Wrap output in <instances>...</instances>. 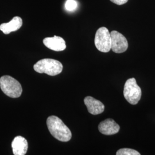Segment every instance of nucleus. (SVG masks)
I'll use <instances>...</instances> for the list:
<instances>
[{
  "mask_svg": "<svg viewBox=\"0 0 155 155\" xmlns=\"http://www.w3.org/2000/svg\"><path fill=\"white\" fill-rule=\"evenodd\" d=\"M22 25V18L18 16L14 17L11 21L1 24L0 30L4 34L8 35L18 30Z\"/></svg>",
  "mask_w": 155,
  "mask_h": 155,
  "instance_id": "nucleus-11",
  "label": "nucleus"
},
{
  "mask_svg": "<svg viewBox=\"0 0 155 155\" xmlns=\"http://www.w3.org/2000/svg\"><path fill=\"white\" fill-rule=\"evenodd\" d=\"M0 87L4 94L11 98H18L22 94L21 84L16 79L9 75L1 77Z\"/></svg>",
  "mask_w": 155,
  "mask_h": 155,
  "instance_id": "nucleus-3",
  "label": "nucleus"
},
{
  "mask_svg": "<svg viewBox=\"0 0 155 155\" xmlns=\"http://www.w3.org/2000/svg\"><path fill=\"white\" fill-rule=\"evenodd\" d=\"M128 0H110L112 2H113L114 4H116L117 5H121L123 4H126Z\"/></svg>",
  "mask_w": 155,
  "mask_h": 155,
  "instance_id": "nucleus-14",
  "label": "nucleus"
},
{
  "mask_svg": "<svg viewBox=\"0 0 155 155\" xmlns=\"http://www.w3.org/2000/svg\"><path fill=\"white\" fill-rule=\"evenodd\" d=\"M35 71L40 74L45 73L50 76H55L61 73L63 65L57 60L52 59H43L40 60L33 66Z\"/></svg>",
  "mask_w": 155,
  "mask_h": 155,
  "instance_id": "nucleus-2",
  "label": "nucleus"
},
{
  "mask_svg": "<svg viewBox=\"0 0 155 155\" xmlns=\"http://www.w3.org/2000/svg\"><path fill=\"white\" fill-rule=\"evenodd\" d=\"M111 45V49L117 54H121L125 52L128 48V43L126 38L116 31H113L110 32Z\"/></svg>",
  "mask_w": 155,
  "mask_h": 155,
  "instance_id": "nucleus-6",
  "label": "nucleus"
},
{
  "mask_svg": "<svg viewBox=\"0 0 155 155\" xmlns=\"http://www.w3.org/2000/svg\"><path fill=\"white\" fill-rule=\"evenodd\" d=\"M78 3L75 0H67L65 8L67 11L73 12L77 8Z\"/></svg>",
  "mask_w": 155,
  "mask_h": 155,
  "instance_id": "nucleus-13",
  "label": "nucleus"
},
{
  "mask_svg": "<svg viewBox=\"0 0 155 155\" xmlns=\"http://www.w3.org/2000/svg\"><path fill=\"white\" fill-rule=\"evenodd\" d=\"M47 125L51 135L58 140L67 142L71 139V130L59 117H49L47 120Z\"/></svg>",
  "mask_w": 155,
  "mask_h": 155,
  "instance_id": "nucleus-1",
  "label": "nucleus"
},
{
  "mask_svg": "<svg viewBox=\"0 0 155 155\" xmlns=\"http://www.w3.org/2000/svg\"><path fill=\"white\" fill-rule=\"evenodd\" d=\"M84 103L86 106L88 111L93 115H98L103 113L105 110V106L99 100L88 96L84 98Z\"/></svg>",
  "mask_w": 155,
  "mask_h": 155,
  "instance_id": "nucleus-7",
  "label": "nucleus"
},
{
  "mask_svg": "<svg viewBox=\"0 0 155 155\" xmlns=\"http://www.w3.org/2000/svg\"><path fill=\"white\" fill-rule=\"evenodd\" d=\"M117 155H140L138 151L130 148H121L118 150L116 153Z\"/></svg>",
  "mask_w": 155,
  "mask_h": 155,
  "instance_id": "nucleus-12",
  "label": "nucleus"
},
{
  "mask_svg": "<svg viewBox=\"0 0 155 155\" xmlns=\"http://www.w3.org/2000/svg\"><path fill=\"white\" fill-rule=\"evenodd\" d=\"M120 126L111 118L106 119L100 122L98 129L101 133L105 135H113L118 133L120 130Z\"/></svg>",
  "mask_w": 155,
  "mask_h": 155,
  "instance_id": "nucleus-9",
  "label": "nucleus"
},
{
  "mask_svg": "<svg viewBox=\"0 0 155 155\" xmlns=\"http://www.w3.org/2000/svg\"><path fill=\"white\" fill-rule=\"evenodd\" d=\"M141 89L137 84L135 78L127 79L124 89V96L127 102L132 105L137 104L141 99Z\"/></svg>",
  "mask_w": 155,
  "mask_h": 155,
  "instance_id": "nucleus-4",
  "label": "nucleus"
},
{
  "mask_svg": "<svg viewBox=\"0 0 155 155\" xmlns=\"http://www.w3.org/2000/svg\"><path fill=\"white\" fill-rule=\"evenodd\" d=\"M12 148L14 155H25L28 148L27 140L21 136H16L12 143Z\"/></svg>",
  "mask_w": 155,
  "mask_h": 155,
  "instance_id": "nucleus-10",
  "label": "nucleus"
},
{
  "mask_svg": "<svg viewBox=\"0 0 155 155\" xmlns=\"http://www.w3.org/2000/svg\"><path fill=\"white\" fill-rule=\"evenodd\" d=\"M94 43L97 50L102 52H108L111 50L110 33L106 27H101L95 33Z\"/></svg>",
  "mask_w": 155,
  "mask_h": 155,
  "instance_id": "nucleus-5",
  "label": "nucleus"
},
{
  "mask_svg": "<svg viewBox=\"0 0 155 155\" xmlns=\"http://www.w3.org/2000/svg\"><path fill=\"white\" fill-rule=\"evenodd\" d=\"M43 43L48 48L54 51H62L66 48L65 40L60 36L46 38L43 40Z\"/></svg>",
  "mask_w": 155,
  "mask_h": 155,
  "instance_id": "nucleus-8",
  "label": "nucleus"
}]
</instances>
